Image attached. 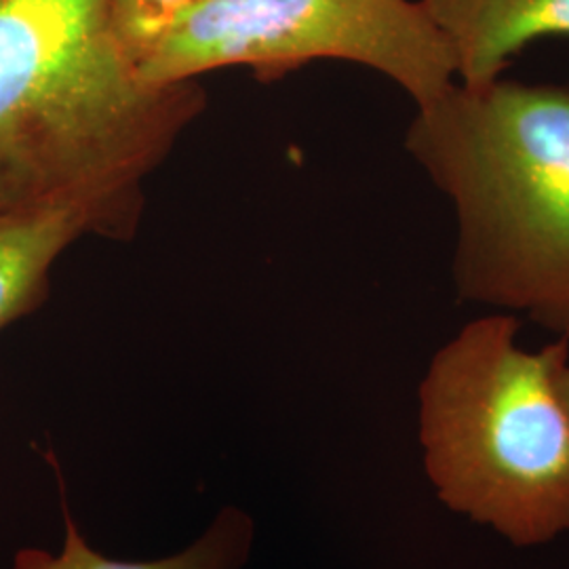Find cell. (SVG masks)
Here are the masks:
<instances>
[{
	"mask_svg": "<svg viewBox=\"0 0 569 569\" xmlns=\"http://www.w3.org/2000/svg\"><path fill=\"white\" fill-rule=\"evenodd\" d=\"M108 0H0V216L70 213L127 234L143 182L203 108L122 60Z\"/></svg>",
	"mask_w": 569,
	"mask_h": 569,
	"instance_id": "1",
	"label": "cell"
},
{
	"mask_svg": "<svg viewBox=\"0 0 569 569\" xmlns=\"http://www.w3.org/2000/svg\"><path fill=\"white\" fill-rule=\"evenodd\" d=\"M406 148L456 207L458 298L569 340V82H453Z\"/></svg>",
	"mask_w": 569,
	"mask_h": 569,
	"instance_id": "2",
	"label": "cell"
},
{
	"mask_svg": "<svg viewBox=\"0 0 569 569\" xmlns=\"http://www.w3.org/2000/svg\"><path fill=\"white\" fill-rule=\"evenodd\" d=\"M557 390H559V397L569 413V361H566L557 373Z\"/></svg>",
	"mask_w": 569,
	"mask_h": 569,
	"instance_id": "9",
	"label": "cell"
},
{
	"mask_svg": "<svg viewBox=\"0 0 569 569\" xmlns=\"http://www.w3.org/2000/svg\"><path fill=\"white\" fill-rule=\"evenodd\" d=\"M84 234L70 213L0 216V329L41 306L51 268Z\"/></svg>",
	"mask_w": 569,
	"mask_h": 569,
	"instance_id": "6",
	"label": "cell"
},
{
	"mask_svg": "<svg viewBox=\"0 0 569 569\" xmlns=\"http://www.w3.org/2000/svg\"><path fill=\"white\" fill-rule=\"evenodd\" d=\"M251 519L241 510L226 509L190 549L159 561H114L89 549L81 531L66 517V542L60 555L21 550L13 569H241L251 545Z\"/></svg>",
	"mask_w": 569,
	"mask_h": 569,
	"instance_id": "7",
	"label": "cell"
},
{
	"mask_svg": "<svg viewBox=\"0 0 569 569\" xmlns=\"http://www.w3.org/2000/svg\"><path fill=\"white\" fill-rule=\"evenodd\" d=\"M317 60L371 68L416 108L456 82L453 53L420 0H204L140 79L163 87L237 66L268 79Z\"/></svg>",
	"mask_w": 569,
	"mask_h": 569,
	"instance_id": "4",
	"label": "cell"
},
{
	"mask_svg": "<svg viewBox=\"0 0 569 569\" xmlns=\"http://www.w3.org/2000/svg\"><path fill=\"white\" fill-rule=\"evenodd\" d=\"M204 0H108L106 23L110 41L140 77Z\"/></svg>",
	"mask_w": 569,
	"mask_h": 569,
	"instance_id": "8",
	"label": "cell"
},
{
	"mask_svg": "<svg viewBox=\"0 0 569 569\" xmlns=\"http://www.w3.org/2000/svg\"><path fill=\"white\" fill-rule=\"evenodd\" d=\"M446 37L456 77L481 87L542 37H569V0H420Z\"/></svg>",
	"mask_w": 569,
	"mask_h": 569,
	"instance_id": "5",
	"label": "cell"
},
{
	"mask_svg": "<svg viewBox=\"0 0 569 569\" xmlns=\"http://www.w3.org/2000/svg\"><path fill=\"white\" fill-rule=\"evenodd\" d=\"M517 331L510 315L483 317L432 357L420 441L449 509L533 547L569 531V413L557 390L569 340L529 352Z\"/></svg>",
	"mask_w": 569,
	"mask_h": 569,
	"instance_id": "3",
	"label": "cell"
}]
</instances>
